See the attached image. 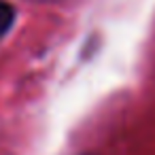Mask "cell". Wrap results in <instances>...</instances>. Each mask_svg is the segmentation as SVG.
I'll use <instances>...</instances> for the list:
<instances>
[{"label":"cell","mask_w":155,"mask_h":155,"mask_svg":"<svg viewBox=\"0 0 155 155\" xmlns=\"http://www.w3.org/2000/svg\"><path fill=\"white\" fill-rule=\"evenodd\" d=\"M13 21H15V9H13L9 2L0 0V38H2V36L11 30Z\"/></svg>","instance_id":"cell-1"}]
</instances>
